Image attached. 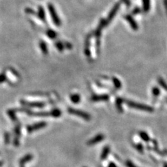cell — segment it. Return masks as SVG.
<instances>
[{
    "label": "cell",
    "instance_id": "5",
    "mask_svg": "<svg viewBox=\"0 0 167 167\" xmlns=\"http://www.w3.org/2000/svg\"><path fill=\"white\" fill-rule=\"evenodd\" d=\"M46 126H47V123L42 121L27 126V130L29 133H32V132L37 131L38 130L43 129V128H45Z\"/></svg>",
    "mask_w": 167,
    "mask_h": 167
},
{
    "label": "cell",
    "instance_id": "16",
    "mask_svg": "<svg viewBox=\"0 0 167 167\" xmlns=\"http://www.w3.org/2000/svg\"><path fill=\"white\" fill-rule=\"evenodd\" d=\"M143 4V10L144 12L147 13L151 9V0H142Z\"/></svg>",
    "mask_w": 167,
    "mask_h": 167
},
{
    "label": "cell",
    "instance_id": "23",
    "mask_svg": "<svg viewBox=\"0 0 167 167\" xmlns=\"http://www.w3.org/2000/svg\"><path fill=\"white\" fill-rule=\"evenodd\" d=\"M112 82H113V84H114V85L115 86V88H116V89H119L121 88V82H120V80H118V78L116 77H113L112 78Z\"/></svg>",
    "mask_w": 167,
    "mask_h": 167
},
{
    "label": "cell",
    "instance_id": "40",
    "mask_svg": "<svg viewBox=\"0 0 167 167\" xmlns=\"http://www.w3.org/2000/svg\"><path fill=\"white\" fill-rule=\"evenodd\" d=\"M166 102H167V98H166Z\"/></svg>",
    "mask_w": 167,
    "mask_h": 167
},
{
    "label": "cell",
    "instance_id": "8",
    "mask_svg": "<svg viewBox=\"0 0 167 167\" xmlns=\"http://www.w3.org/2000/svg\"><path fill=\"white\" fill-rule=\"evenodd\" d=\"M105 139V136L103 135L102 134H97L95 137H94L93 138H92L91 139H90L89 141L87 142V145H93L95 144H96L97 143H100V142L102 141Z\"/></svg>",
    "mask_w": 167,
    "mask_h": 167
},
{
    "label": "cell",
    "instance_id": "15",
    "mask_svg": "<svg viewBox=\"0 0 167 167\" xmlns=\"http://www.w3.org/2000/svg\"><path fill=\"white\" fill-rule=\"evenodd\" d=\"M70 98L71 102H73L74 104H77V103L80 102V100H81V97L77 93L72 94L70 96Z\"/></svg>",
    "mask_w": 167,
    "mask_h": 167
},
{
    "label": "cell",
    "instance_id": "27",
    "mask_svg": "<svg viewBox=\"0 0 167 167\" xmlns=\"http://www.w3.org/2000/svg\"><path fill=\"white\" fill-rule=\"evenodd\" d=\"M55 46H56V47L58 49V50L60 52H62L63 50V48H64V45L59 41L57 42V43H55Z\"/></svg>",
    "mask_w": 167,
    "mask_h": 167
},
{
    "label": "cell",
    "instance_id": "18",
    "mask_svg": "<svg viewBox=\"0 0 167 167\" xmlns=\"http://www.w3.org/2000/svg\"><path fill=\"white\" fill-rule=\"evenodd\" d=\"M109 24V22L107 20V18H102V19H101L100 21L99 24L97 28L100 30H102L103 28H105V27H107Z\"/></svg>",
    "mask_w": 167,
    "mask_h": 167
},
{
    "label": "cell",
    "instance_id": "10",
    "mask_svg": "<svg viewBox=\"0 0 167 167\" xmlns=\"http://www.w3.org/2000/svg\"><path fill=\"white\" fill-rule=\"evenodd\" d=\"M109 96L107 94H102V95H93L91 97V100L93 102H100V101H108Z\"/></svg>",
    "mask_w": 167,
    "mask_h": 167
},
{
    "label": "cell",
    "instance_id": "19",
    "mask_svg": "<svg viewBox=\"0 0 167 167\" xmlns=\"http://www.w3.org/2000/svg\"><path fill=\"white\" fill-rule=\"evenodd\" d=\"M109 152H110V148H109V147L105 146L104 148H103L102 152L101 153V155H100L101 160H105V159L107 157V156H108Z\"/></svg>",
    "mask_w": 167,
    "mask_h": 167
},
{
    "label": "cell",
    "instance_id": "28",
    "mask_svg": "<svg viewBox=\"0 0 167 167\" xmlns=\"http://www.w3.org/2000/svg\"><path fill=\"white\" fill-rule=\"evenodd\" d=\"M6 80V75L5 72H2V73L0 74V84L4 82Z\"/></svg>",
    "mask_w": 167,
    "mask_h": 167
},
{
    "label": "cell",
    "instance_id": "17",
    "mask_svg": "<svg viewBox=\"0 0 167 167\" xmlns=\"http://www.w3.org/2000/svg\"><path fill=\"white\" fill-rule=\"evenodd\" d=\"M123 102V100L120 98V97H117L116 100V106L117 109H118V111L120 113L123 112V109L122 107Z\"/></svg>",
    "mask_w": 167,
    "mask_h": 167
},
{
    "label": "cell",
    "instance_id": "7",
    "mask_svg": "<svg viewBox=\"0 0 167 167\" xmlns=\"http://www.w3.org/2000/svg\"><path fill=\"white\" fill-rule=\"evenodd\" d=\"M120 4L117 3L114 6V7L112 8V9H111L110 12H109L108 16H107V20H108L109 22H110L111 21L114 19L115 15H116V13H118L119 9H120Z\"/></svg>",
    "mask_w": 167,
    "mask_h": 167
},
{
    "label": "cell",
    "instance_id": "11",
    "mask_svg": "<svg viewBox=\"0 0 167 167\" xmlns=\"http://www.w3.org/2000/svg\"><path fill=\"white\" fill-rule=\"evenodd\" d=\"M91 34H89L86 38L85 41V47H84V53L86 55V57H91V50H90V41H91Z\"/></svg>",
    "mask_w": 167,
    "mask_h": 167
},
{
    "label": "cell",
    "instance_id": "25",
    "mask_svg": "<svg viewBox=\"0 0 167 167\" xmlns=\"http://www.w3.org/2000/svg\"><path fill=\"white\" fill-rule=\"evenodd\" d=\"M8 115H9V117H10V118L11 119V120H17L16 115H15V111L14 110L10 109V110L8 111Z\"/></svg>",
    "mask_w": 167,
    "mask_h": 167
},
{
    "label": "cell",
    "instance_id": "39",
    "mask_svg": "<svg viewBox=\"0 0 167 167\" xmlns=\"http://www.w3.org/2000/svg\"><path fill=\"white\" fill-rule=\"evenodd\" d=\"M2 164H2V162H0V166H2Z\"/></svg>",
    "mask_w": 167,
    "mask_h": 167
},
{
    "label": "cell",
    "instance_id": "20",
    "mask_svg": "<svg viewBox=\"0 0 167 167\" xmlns=\"http://www.w3.org/2000/svg\"><path fill=\"white\" fill-rule=\"evenodd\" d=\"M39 46L40 48H41L42 52H43L44 54H47L48 53V49H47V46L46 45L45 42H44L43 41H40L39 43Z\"/></svg>",
    "mask_w": 167,
    "mask_h": 167
},
{
    "label": "cell",
    "instance_id": "32",
    "mask_svg": "<svg viewBox=\"0 0 167 167\" xmlns=\"http://www.w3.org/2000/svg\"><path fill=\"white\" fill-rule=\"evenodd\" d=\"M9 70L11 71V73H12V75H13L15 77H20V75H19V74L18 73V72L17 71H15L14 69L13 68H9Z\"/></svg>",
    "mask_w": 167,
    "mask_h": 167
},
{
    "label": "cell",
    "instance_id": "9",
    "mask_svg": "<svg viewBox=\"0 0 167 167\" xmlns=\"http://www.w3.org/2000/svg\"><path fill=\"white\" fill-rule=\"evenodd\" d=\"M124 18L128 22H129L130 25V27H131V28L134 31H137L139 27H138L137 23L136 22V21L134 20V19L132 18V15H125Z\"/></svg>",
    "mask_w": 167,
    "mask_h": 167
},
{
    "label": "cell",
    "instance_id": "24",
    "mask_svg": "<svg viewBox=\"0 0 167 167\" xmlns=\"http://www.w3.org/2000/svg\"><path fill=\"white\" fill-rule=\"evenodd\" d=\"M157 81H158V83L160 84V85L162 86L163 89H164L166 91H167V84L166 83V82L163 80V78L159 77L157 79Z\"/></svg>",
    "mask_w": 167,
    "mask_h": 167
},
{
    "label": "cell",
    "instance_id": "37",
    "mask_svg": "<svg viewBox=\"0 0 167 167\" xmlns=\"http://www.w3.org/2000/svg\"><path fill=\"white\" fill-rule=\"evenodd\" d=\"M164 6H165V8H166V12H167V0H164Z\"/></svg>",
    "mask_w": 167,
    "mask_h": 167
},
{
    "label": "cell",
    "instance_id": "2",
    "mask_svg": "<svg viewBox=\"0 0 167 167\" xmlns=\"http://www.w3.org/2000/svg\"><path fill=\"white\" fill-rule=\"evenodd\" d=\"M123 102L127 105H128V107H131V108L139 109V110L147 111V112H153V111H154V109H153L152 107L148 106V105H147L135 102L130 101V100H124Z\"/></svg>",
    "mask_w": 167,
    "mask_h": 167
},
{
    "label": "cell",
    "instance_id": "36",
    "mask_svg": "<svg viewBox=\"0 0 167 167\" xmlns=\"http://www.w3.org/2000/svg\"><path fill=\"white\" fill-rule=\"evenodd\" d=\"M108 167H117V166L116 164H114V163H113V162H111L110 164H109V166Z\"/></svg>",
    "mask_w": 167,
    "mask_h": 167
},
{
    "label": "cell",
    "instance_id": "30",
    "mask_svg": "<svg viewBox=\"0 0 167 167\" xmlns=\"http://www.w3.org/2000/svg\"><path fill=\"white\" fill-rule=\"evenodd\" d=\"M25 13L29 15H36V13L33 10V9H31V8H26Z\"/></svg>",
    "mask_w": 167,
    "mask_h": 167
},
{
    "label": "cell",
    "instance_id": "33",
    "mask_svg": "<svg viewBox=\"0 0 167 167\" xmlns=\"http://www.w3.org/2000/svg\"><path fill=\"white\" fill-rule=\"evenodd\" d=\"M126 166L128 167H137L134 164V163H132L131 161L130 160H128L126 162Z\"/></svg>",
    "mask_w": 167,
    "mask_h": 167
},
{
    "label": "cell",
    "instance_id": "1",
    "mask_svg": "<svg viewBox=\"0 0 167 167\" xmlns=\"http://www.w3.org/2000/svg\"><path fill=\"white\" fill-rule=\"evenodd\" d=\"M20 111L25 112L27 114L30 115V116H52L54 118H58L61 115V111L59 110V109H54L50 111H42V112H33V111L27 110V109H20Z\"/></svg>",
    "mask_w": 167,
    "mask_h": 167
},
{
    "label": "cell",
    "instance_id": "6",
    "mask_svg": "<svg viewBox=\"0 0 167 167\" xmlns=\"http://www.w3.org/2000/svg\"><path fill=\"white\" fill-rule=\"evenodd\" d=\"M21 104L24 105V106H29L31 107H36V108H43L45 106V102H29L26 101H20Z\"/></svg>",
    "mask_w": 167,
    "mask_h": 167
},
{
    "label": "cell",
    "instance_id": "38",
    "mask_svg": "<svg viewBox=\"0 0 167 167\" xmlns=\"http://www.w3.org/2000/svg\"><path fill=\"white\" fill-rule=\"evenodd\" d=\"M164 167H167V163H164Z\"/></svg>",
    "mask_w": 167,
    "mask_h": 167
},
{
    "label": "cell",
    "instance_id": "35",
    "mask_svg": "<svg viewBox=\"0 0 167 167\" xmlns=\"http://www.w3.org/2000/svg\"><path fill=\"white\" fill-rule=\"evenodd\" d=\"M122 1L128 7H130L131 5V2H130V0H122Z\"/></svg>",
    "mask_w": 167,
    "mask_h": 167
},
{
    "label": "cell",
    "instance_id": "29",
    "mask_svg": "<svg viewBox=\"0 0 167 167\" xmlns=\"http://www.w3.org/2000/svg\"><path fill=\"white\" fill-rule=\"evenodd\" d=\"M135 148L139 153H142L143 152V145H142L141 143H137V144H136Z\"/></svg>",
    "mask_w": 167,
    "mask_h": 167
},
{
    "label": "cell",
    "instance_id": "21",
    "mask_svg": "<svg viewBox=\"0 0 167 167\" xmlns=\"http://www.w3.org/2000/svg\"><path fill=\"white\" fill-rule=\"evenodd\" d=\"M46 34H47V36H48L49 38H51V39H54V38L57 37V32H55L52 29H49L46 31Z\"/></svg>",
    "mask_w": 167,
    "mask_h": 167
},
{
    "label": "cell",
    "instance_id": "14",
    "mask_svg": "<svg viewBox=\"0 0 167 167\" xmlns=\"http://www.w3.org/2000/svg\"><path fill=\"white\" fill-rule=\"evenodd\" d=\"M15 137L14 139V145L15 146H18L19 145V139H20V125H18V126H16L15 130Z\"/></svg>",
    "mask_w": 167,
    "mask_h": 167
},
{
    "label": "cell",
    "instance_id": "13",
    "mask_svg": "<svg viewBox=\"0 0 167 167\" xmlns=\"http://www.w3.org/2000/svg\"><path fill=\"white\" fill-rule=\"evenodd\" d=\"M36 16L41 21H43V22H46L45 10H44L43 7L41 6H38V12L36 13Z\"/></svg>",
    "mask_w": 167,
    "mask_h": 167
},
{
    "label": "cell",
    "instance_id": "34",
    "mask_svg": "<svg viewBox=\"0 0 167 167\" xmlns=\"http://www.w3.org/2000/svg\"><path fill=\"white\" fill-rule=\"evenodd\" d=\"M141 13V9H139V8H135V9H134L133 10V12H132V13H133L134 15H137V14H139V13Z\"/></svg>",
    "mask_w": 167,
    "mask_h": 167
},
{
    "label": "cell",
    "instance_id": "22",
    "mask_svg": "<svg viewBox=\"0 0 167 167\" xmlns=\"http://www.w3.org/2000/svg\"><path fill=\"white\" fill-rule=\"evenodd\" d=\"M139 136H140V137L142 139V140H143V141L145 142L149 141L150 140H151V138H150L148 134L146 132H145L143 131L139 132Z\"/></svg>",
    "mask_w": 167,
    "mask_h": 167
},
{
    "label": "cell",
    "instance_id": "26",
    "mask_svg": "<svg viewBox=\"0 0 167 167\" xmlns=\"http://www.w3.org/2000/svg\"><path fill=\"white\" fill-rule=\"evenodd\" d=\"M152 93H153V96H154L155 98H157V97L159 96V95H160V89H159L158 87H156V86H155V87L153 88Z\"/></svg>",
    "mask_w": 167,
    "mask_h": 167
},
{
    "label": "cell",
    "instance_id": "4",
    "mask_svg": "<svg viewBox=\"0 0 167 167\" xmlns=\"http://www.w3.org/2000/svg\"><path fill=\"white\" fill-rule=\"evenodd\" d=\"M47 9H48L49 13L51 15L52 20L53 22L57 26H60L61 24V21L59 18L58 14H57V11H56L54 7L52 4H47Z\"/></svg>",
    "mask_w": 167,
    "mask_h": 167
},
{
    "label": "cell",
    "instance_id": "31",
    "mask_svg": "<svg viewBox=\"0 0 167 167\" xmlns=\"http://www.w3.org/2000/svg\"><path fill=\"white\" fill-rule=\"evenodd\" d=\"M9 141H10V135L8 132H6L4 134V141L6 143H9Z\"/></svg>",
    "mask_w": 167,
    "mask_h": 167
},
{
    "label": "cell",
    "instance_id": "3",
    "mask_svg": "<svg viewBox=\"0 0 167 167\" xmlns=\"http://www.w3.org/2000/svg\"><path fill=\"white\" fill-rule=\"evenodd\" d=\"M68 111L69 114L80 117V118H83L84 120H90L91 118V115L88 114V113L85 112V111L80 110V109H76L74 108H71V107H68Z\"/></svg>",
    "mask_w": 167,
    "mask_h": 167
},
{
    "label": "cell",
    "instance_id": "12",
    "mask_svg": "<svg viewBox=\"0 0 167 167\" xmlns=\"http://www.w3.org/2000/svg\"><path fill=\"white\" fill-rule=\"evenodd\" d=\"M33 157L34 156L32 154H27L25 156L23 157L22 158H21L20 162H19L20 167H24V164H25L26 163L30 162V161L33 159Z\"/></svg>",
    "mask_w": 167,
    "mask_h": 167
}]
</instances>
